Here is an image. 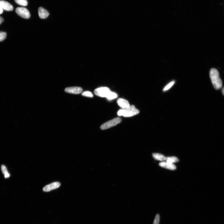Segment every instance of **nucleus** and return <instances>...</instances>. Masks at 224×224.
<instances>
[{"label": "nucleus", "instance_id": "f257e3e1", "mask_svg": "<svg viewBox=\"0 0 224 224\" xmlns=\"http://www.w3.org/2000/svg\"><path fill=\"white\" fill-rule=\"evenodd\" d=\"M209 75L214 88L218 90L222 87V82L219 77L218 70L215 68H212L210 71Z\"/></svg>", "mask_w": 224, "mask_h": 224}, {"label": "nucleus", "instance_id": "f03ea898", "mask_svg": "<svg viewBox=\"0 0 224 224\" xmlns=\"http://www.w3.org/2000/svg\"><path fill=\"white\" fill-rule=\"evenodd\" d=\"M139 113V111L136 109L135 106L132 105L128 109L119 110L118 112V114L120 116L130 117L137 115Z\"/></svg>", "mask_w": 224, "mask_h": 224}, {"label": "nucleus", "instance_id": "7ed1b4c3", "mask_svg": "<svg viewBox=\"0 0 224 224\" xmlns=\"http://www.w3.org/2000/svg\"><path fill=\"white\" fill-rule=\"evenodd\" d=\"M122 119L119 118H116L111 120L102 125L100 128L105 130L114 127L121 122Z\"/></svg>", "mask_w": 224, "mask_h": 224}, {"label": "nucleus", "instance_id": "20e7f679", "mask_svg": "<svg viewBox=\"0 0 224 224\" xmlns=\"http://www.w3.org/2000/svg\"><path fill=\"white\" fill-rule=\"evenodd\" d=\"M111 91L110 89L108 88L101 87L95 90V91H94V93L98 97H106Z\"/></svg>", "mask_w": 224, "mask_h": 224}, {"label": "nucleus", "instance_id": "39448f33", "mask_svg": "<svg viewBox=\"0 0 224 224\" xmlns=\"http://www.w3.org/2000/svg\"><path fill=\"white\" fill-rule=\"evenodd\" d=\"M15 11L17 14L23 18L28 19L30 17L29 11L24 7H18L16 8Z\"/></svg>", "mask_w": 224, "mask_h": 224}, {"label": "nucleus", "instance_id": "423d86ee", "mask_svg": "<svg viewBox=\"0 0 224 224\" xmlns=\"http://www.w3.org/2000/svg\"><path fill=\"white\" fill-rule=\"evenodd\" d=\"M61 186V183L58 182H53L50 184L45 186L43 189L44 192H49L52 190L58 189Z\"/></svg>", "mask_w": 224, "mask_h": 224}, {"label": "nucleus", "instance_id": "0eeeda50", "mask_svg": "<svg viewBox=\"0 0 224 224\" xmlns=\"http://www.w3.org/2000/svg\"><path fill=\"white\" fill-rule=\"evenodd\" d=\"M65 91L67 93L78 95L82 92L83 89L79 87H71L66 88Z\"/></svg>", "mask_w": 224, "mask_h": 224}, {"label": "nucleus", "instance_id": "6e6552de", "mask_svg": "<svg viewBox=\"0 0 224 224\" xmlns=\"http://www.w3.org/2000/svg\"><path fill=\"white\" fill-rule=\"evenodd\" d=\"M117 103L119 106L123 109H128L131 106L128 101L123 98H119Z\"/></svg>", "mask_w": 224, "mask_h": 224}, {"label": "nucleus", "instance_id": "1a4fd4ad", "mask_svg": "<svg viewBox=\"0 0 224 224\" xmlns=\"http://www.w3.org/2000/svg\"><path fill=\"white\" fill-rule=\"evenodd\" d=\"M0 5L3 10L6 11H12L13 10V7L10 3L5 1H0Z\"/></svg>", "mask_w": 224, "mask_h": 224}, {"label": "nucleus", "instance_id": "9d476101", "mask_svg": "<svg viewBox=\"0 0 224 224\" xmlns=\"http://www.w3.org/2000/svg\"><path fill=\"white\" fill-rule=\"evenodd\" d=\"M39 16L41 19H46L49 15L48 12L42 7H40L38 8Z\"/></svg>", "mask_w": 224, "mask_h": 224}, {"label": "nucleus", "instance_id": "9b49d317", "mask_svg": "<svg viewBox=\"0 0 224 224\" xmlns=\"http://www.w3.org/2000/svg\"><path fill=\"white\" fill-rule=\"evenodd\" d=\"M161 167L171 170H174L176 169V166L173 163H170L167 162H162L159 163Z\"/></svg>", "mask_w": 224, "mask_h": 224}, {"label": "nucleus", "instance_id": "f8f14e48", "mask_svg": "<svg viewBox=\"0 0 224 224\" xmlns=\"http://www.w3.org/2000/svg\"><path fill=\"white\" fill-rule=\"evenodd\" d=\"M153 158L155 160L160 161L166 160L167 158L163 155L159 153H153L152 154Z\"/></svg>", "mask_w": 224, "mask_h": 224}, {"label": "nucleus", "instance_id": "ddd939ff", "mask_svg": "<svg viewBox=\"0 0 224 224\" xmlns=\"http://www.w3.org/2000/svg\"><path fill=\"white\" fill-rule=\"evenodd\" d=\"M166 162L170 163H173L179 162V159L175 157H171L167 158Z\"/></svg>", "mask_w": 224, "mask_h": 224}, {"label": "nucleus", "instance_id": "4468645a", "mask_svg": "<svg viewBox=\"0 0 224 224\" xmlns=\"http://www.w3.org/2000/svg\"><path fill=\"white\" fill-rule=\"evenodd\" d=\"M117 97L118 95L117 94L111 91L106 98L107 99L111 100L115 99Z\"/></svg>", "mask_w": 224, "mask_h": 224}, {"label": "nucleus", "instance_id": "2eb2a0df", "mask_svg": "<svg viewBox=\"0 0 224 224\" xmlns=\"http://www.w3.org/2000/svg\"><path fill=\"white\" fill-rule=\"evenodd\" d=\"M15 2L20 6H26L28 5V2L26 0H15Z\"/></svg>", "mask_w": 224, "mask_h": 224}, {"label": "nucleus", "instance_id": "dca6fc26", "mask_svg": "<svg viewBox=\"0 0 224 224\" xmlns=\"http://www.w3.org/2000/svg\"><path fill=\"white\" fill-rule=\"evenodd\" d=\"M175 83V81H174L171 82L168 84L163 89V91H166L168 90L169 89L171 88Z\"/></svg>", "mask_w": 224, "mask_h": 224}, {"label": "nucleus", "instance_id": "f3484780", "mask_svg": "<svg viewBox=\"0 0 224 224\" xmlns=\"http://www.w3.org/2000/svg\"><path fill=\"white\" fill-rule=\"evenodd\" d=\"M6 35L7 34L6 33L0 32V42L3 41L6 38Z\"/></svg>", "mask_w": 224, "mask_h": 224}, {"label": "nucleus", "instance_id": "a211bd4d", "mask_svg": "<svg viewBox=\"0 0 224 224\" xmlns=\"http://www.w3.org/2000/svg\"><path fill=\"white\" fill-rule=\"evenodd\" d=\"M82 95L85 97H93V94L89 91H86L83 92L82 94Z\"/></svg>", "mask_w": 224, "mask_h": 224}, {"label": "nucleus", "instance_id": "6ab92c4d", "mask_svg": "<svg viewBox=\"0 0 224 224\" xmlns=\"http://www.w3.org/2000/svg\"><path fill=\"white\" fill-rule=\"evenodd\" d=\"M160 221V216L159 214H157L155 217L153 224H159Z\"/></svg>", "mask_w": 224, "mask_h": 224}, {"label": "nucleus", "instance_id": "aec40b11", "mask_svg": "<svg viewBox=\"0 0 224 224\" xmlns=\"http://www.w3.org/2000/svg\"><path fill=\"white\" fill-rule=\"evenodd\" d=\"M1 170L2 173L5 175L8 173L7 169L6 167L4 165H2L1 167Z\"/></svg>", "mask_w": 224, "mask_h": 224}, {"label": "nucleus", "instance_id": "412c9836", "mask_svg": "<svg viewBox=\"0 0 224 224\" xmlns=\"http://www.w3.org/2000/svg\"><path fill=\"white\" fill-rule=\"evenodd\" d=\"M4 19L1 16H0V25H1Z\"/></svg>", "mask_w": 224, "mask_h": 224}, {"label": "nucleus", "instance_id": "4be33fe9", "mask_svg": "<svg viewBox=\"0 0 224 224\" xmlns=\"http://www.w3.org/2000/svg\"><path fill=\"white\" fill-rule=\"evenodd\" d=\"M3 12V10L1 7V5H0V15L2 14Z\"/></svg>", "mask_w": 224, "mask_h": 224}, {"label": "nucleus", "instance_id": "5701e85b", "mask_svg": "<svg viewBox=\"0 0 224 224\" xmlns=\"http://www.w3.org/2000/svg\"><path fill=\"white\" fill-rule=\"evenodd\" d=\"M222 93L223 95L224 96V87L222 89Z\"/></svg>", "mask_w": 224, "mask_h": 224}]
</instances>
